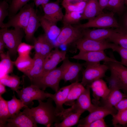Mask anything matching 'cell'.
Instances as JSON below:
<instances>
[{
    "instance_id": "1",
    "label": "cell",
    "mask_w": 127,
    "mask_h": 127,
    "mask_svg": "<svg viewBox=\"0 0 127 127\" xmlns=\"http://www.w3.org/2000/svg\"><path fill=\"white\" fill-rule=\"evenodd\" d=\"M38 105L35 107L24 108L22 112L30 117L35 124L46 127L54 126V123H59L63 120L56 113L53 105V100L48 98L46 102L39 100Z\"/></svg>"
},
{
    "instance_id": "2",
    "label": "cell",
    "mask_w": 127,
    "mask_h": 127,
    "mask_svg": "<svg viewBox=\"0 0 127 127\" xmlns=\"http://www.w3.org/2000/svg\"><path fill=\"white\" fill-rule=\"evenodd\" d=\"M62 71L60 67L31 81L32 84L37 86L43 91L49 87L56 92L60 88L59 84L60 81L62 80Z\"/></svg>"
},
{
    "instance_id": "3",
    "label": "cell",
    "mask_w": 127,
    "mask_h": 127,
    "mask_svg": "<svg viewBox=\"0 0 127 127\" xmlns=\"http://www.w3.org/2000/svg\"><path fill=\"white\" fill-rule=\"evenodd\" d=\"M84 66L85 68L82 72L81 83L84 87L88 86L94 81L104 77L106 72L109 70L107 64H101L100 63L86 62Z\"/></svg>"
},
{
    "instance_id": "4",
    "label": "cell",
    "mask_w": 127,
    "mask_h": 127,
    "mask_svg": "<svg viewBox=\"0 0 127 127\" xmlns=\"http://www.w3.org/2000/svg\"><path fill=\"white\" fill-rule=\"evenodd\" d=\"M24 34V30L22 28L9 29L4 28L0 29V36L4 42L10 55L16 54L17 48L22 42Z\"/></svg>"
},
{
    "instance_id": "5",
    "label": "cell",
    "mask_w": 127,
    "mask_h": 127,
    "mask_svg": "<svg viewBox=\"0 0 127 127\" xmlns=\"http://www.w3.org/2000/svg\"><path fill=\"white\" fill-rule=\"evenodd\" d=\"M115 13L111 12L105 13L103 12L95 18L88 20L84 24H80L76 27L84 29L89 28H118L119 27L118 21L114 16Z\"/></svg>"
},
{
    "instance_id": "6",
    "label": "cell",
    "mask_w": 127,
    "mask_h": 127,
    "mask_svg": "<svg viewBox=\"0 0 127 127\" xmlns=\"http://www.w3.org/2000/svg\"><path fill=\"white\" fill-rule=\"evenodd\" d=\"M34 4H27L17 13L11 17L6 23H4L2 28L12 27L14 28L24 30L26 27L31 15L34 9Z\"/></svg>"
},
{
    "instance_id": "7",
    "label": "cell",
    "mask_w": 127,
    "mask_h": 127,
    "mask_svg": "<svg viewBox=\"0 0 127 127\" xmlns=\"http://www.w3.org/2000/svg\"><path fill=\"white\" fill-rule=\"evenodd\" d=\"M18 97L28 107H32L35 100L43 101L47 98V92L37 86L32 84L16 91Z\"/></svg>"
},
{
    "instance_id": "8",
    "label": "cell",
    "mask_w": 127,
    "mask_h": 127,
    "mask_svg": "<svg viewBox=\"0 0 127 127\" xmlns=\"http://www.w3.org/2000/svg\"><path fill=\"white\" fill-rule=\"evenodd\" d=\"M64 25L57 39L56 48L75 42L83 37L82 29L70 25Z\"/></svg>"
},
{
    "instance_id": "9",
    "label": "cell",
    "mask_w": 127,
    "mask_h": 127,
    "mask_svg": "<svg viewBox=\"0 0 127 127\" xmlns=\"http://www.w3.org/2000/svg\"><path fill=\"white\" fill-rule=\"evenodd\" d=\"M76 46L79 51H91L112 49L113 43L107 40L102 41L94 40L83 37L75 42Z\"/></svg>"
},
{
    "instance_id": "10",
    "label": "cell",
    "mask_w": 127,
    "mask_h": 127,
    "mask_svg": "<svg viewBox=\"0 0 127 127\" xmlns=\"http://www.w3.org/2000/svg\"><path fill=\"white\" fill-rule=\"evenodd\" d=\"M108 66L111 74L117 80L120 90L127 95V67L119 63L113 62H104Z\"/></svg>"
},
{
    "instance_id": "11",
    "label": "cell",
    "mask_w": 127,
    "mask_h": 127,
    "mask_svg": "<svg viewBox=\"0 0 127 127\" xmlns=\"http://www.w3.org/2000/svg\"><path fill=\"white\" fill-rule=\"evenodd\" d=\"M78 60H83L88 63L113 62L119 63L114 58L107 56L104 51H79L77 54L71 58Z\"/></svg>"
},
{
    "instance_id": "12",
    "label": "cell",
    "mask_w": 127,
    "mask_h": 127,
    "mask_svg": "<svg viewBox=\"0 0 127 127\" xmlns=\"http://www.w3.org/2000/svg\"><path fill=\"white\" fill-rule=\"evenodd\" d=\"M74 82L60 88L54 94L47 92V98H51L55 102L57 113L63 119L66 111L63 106L65 102L69 91Z\"/></svg>"
},
{
    "instance_id": "13",
    "label": "cell",
    "mask_w": 127,
    "mask_h": 127,
    "mask_svg": "<svg viewBox=\"0 0 127 127\" xmlns=\"http://www.w3.org/2000/svg\"><path fill=\"white\" fill-rule=\"evenodd\" d=\"M90 89L89 87H87L74 104L70 108L71 112L80 111L83 113L87 111L90 113L97 106L91 103Z\"/></svg>"
},
{
    "instance_id": "14",
    "label": "cell",
    "mask_w": 127,
    "mask_h": 127,
    "mask_svg": "<svg viewBox=\"0 0 127 127\" xmlns=\"http://www.w3.org/2000/svg\"><path fill=\"white\" fill-rule=\"evenodd\" d=\"M116 113V109L113 107L97 106L87 116L79 120L77 127H81L95 121L103 118L108 115H112Z\"/></svg>"
},
{
    "instance_id": "15",
    "label": "cell",
    "mask_w": 127,
    "mask_h": 127,
    "mask_svg": "<svg viewBox=\"0 0 127 127\" xmlns=\"http://www.w3.org/2000/svg\"><path fill=\"white\" fill-rule=\"evenodd\" d=\"M83 66L84 64L73 62L66 58L60 66L62 71V79L65 82L76 79Z\"/></svg>"
},
{
    "instance_id": "16",
    "label": "cell",
    "mask_w": 127,
    "mask_h": 127,
    "mask_svg": "<svg viewBox=\"0 0 127 127\" xmlns=\"http://www.w3.org/2000/svg\"><path fill=\"white\" fill-rule=\"evenodd\" d=\"M66 53V51L60 50L58 47L52 50L45 58L43 71L40 75L56 68L60 63L67 58Z\"/></svg>"
},
{
    "instance_id": "17",
    "label": "cell",
    "mask_w": 127,
    "mask_h": 127,
    "mask_svg": "<svg viewBox=\"0 0 127 127\" xmlns=\"http://www.w3.org/2000/svg\"><path fill=\"white\" fill-rule=\"evenodd\" d=\"M57 1L42 5L44 13L43 17L49 21L56 24L62 20L64 15Z\"/></svg>"
},
{
    "instance_id": "18",
    "label": "cell",
    "mask_w": 127,
    "mask_h": 127,
    "mask_svg": "<svg viewBox=\"0 0 127 127\" xmlns=\"http://www.w3.org/2000/svg\"><path fill=\"white\" fill-rule=\"evenodd\" d=\"M41 26L44 32V34L50 42L56 48V41L61 31V29L56 25L43 17H40Z\"/></svg>"
},
{
    "instance_id": "19",
    "label": "cell",
    "mask_w": 127,
    "mask_h": 127,
    "mask_svg": "<svg viewBox=\"0 0 127 127\" xmlns=\"http://www.w3.org/2000/svg\"><path fill=\"white\" fill-rule=\"evenodd\" d=\"M33 42L35 54L44 59L54 48L44 34L35 38Z\"/></svg>"
},
{
    "instance_id": "20",
    "label": "cell",
    "mask_w": 127,
    "mask_h": 127,
    "mask_svg": "<svg viewBox=\"0 0 127 127\" xmlns=\"http://www.w3.org/2000/svg\"><path fill=\"white\" fill-rule=\"evenodd\" d=\"M28 116L20 111L15 117L10 118L7 120L4 127H37Z\"/></svg>"
},
{
    "instance_id": "21",
    "label": "cell",
    "mask_w": 127,
    "mask_h": 127,
    "mask_svg": "<svg viewBox=\"0 0 127 127\" xmlns=\"http://www.w3.org/2000/svg\"><path fill=\"white\" fill-rule=\"evenodd\" d=\"M115 30V29L112 28L84 29L83 33V37L94 40L102 41L108 39Z\"/></svg>"
},
{
    "instance_id": "22",
    "label": "cell",
    "mask_w": 127,
    "mask_h": 127,
    "mask_svg": "<svg viewBox=\"0 0 127 127\" xmlns=\"http://www.w3.org/2000/svg\"><path fill=\"white\" fill-rule=\"evenodd\" d=\"M40 26V17L38 16L34 9L31 15L26 27L24 30L25 39L27 42L33 41L35 38L34 34Z\"/></svg>"
},
{
    "instance_id": "23",
    "label": "cell",
    "mask_w": 127,
    "mask_h": 127,
    "mask_svg": "<svg viewBox=\"0 0 127 127\" xmlns=\"http://www.w3.org/2000/svg\"><path fill=\"white\" fill-rule=\"evenodd\" d=\"M98 0H88L82 14L81 20L92 19L103 12Z\"/></svg>"
},
{
    "instance_id": "24",
    "label": "cell",
    "mask_w": 127,
    "mask_h": 127,
    "mask_svg": "<svg viewBox=\"0 0 127 127\" xmlns=\"http://www.w3.org/2000/svg\"><path fill=\"white\" fill-rule=\"evenodd\" d=\"M88 87L92 90L93 95L95 98H101L103 100L110 91L106 82L102 79L94 81Z\"/></svg>"
},
{
    "instance_id": "25",
    "label": "cell",
    "mask_w": 127,
    "mask_h": 127,
    "mask_svg": "<svg viewBox=\"0 0 127 127\" xmlns=\"http://www.w3.org/2000/svg\"><path fill=\"white\" fill-rule=\"evenodd\" d=\"M34 61L31 67L24 74L30 81L40 76L43 71L45 59L39 56L35 55Z\"/></svg>"
},
{
    "instance_id": "26",
    "label": "cell",
    "mask_w": 127,
    "mask_h": 127,
    "mask_svg": "<svg viewBox=\"0 0 127 127\" xmlns=\"http://www.w3.org/2000/svg\"><path fill=\"white\" fill-rule=\"evenodd\" d=\"M110 91L103 101V106L115 107L123 99L127 97V95L122 93L118 88L110 89Z\"/></svg>"
},
{
    "instance_id": "27",
    "label": "cell",
    "mask_w": 127,
    "mask_h": 127,
    "mask_svg": "<svg viewBox=\"0 0 127 127\" xmlns=\"http://www.w3.org/2000/svg\"><path fill=\"white\" fill-rule=\"evenodd\" d=\"M85 88L78 81L74 82L69 92L66 100L64 104L66 106H72Z\"/></svg>"
},
{
    "instance_id": "28",
    "label": "cell",
    "mask_w": 127,
    "mask_h": 127,
    "mask_svg": "<svg viewBox=\"0 0 127 127\" xmlns=\"http://www.w3.org/2000/svg\"><path fill=\"white\" fill-rule=\"evenodd\" d=\"M0 78L8 75L12 72L13 69L14 62L11 59L10 54L8 51L6 53H0Z\"/></svg>"
},
{
    "instance_id": "29",
    "label": "cell",
    "mask_w": 127,
    "mask_h": 127,
    "mask_svg": "<svg viewBox=\"0 0 127 127\" xmlns=\"http://www.w3.org/2000/svg\"><path fill=\"white\" fill-rule=\"evenodd\" d=\"M83 113L80 111L70 112L66 116L61 122L55 123L54 126L70 127L74 126L78 123L80 117Z\"/></svg>"
},
{
    "instance_id": "30",
    "label": "cell",
    "mask_w": 127,
    "mask_h": 127,
    "mask_svg": "<svg viewBox=\"0 0 127 127\" xmlns=\"http://www.w3.org/2000/svg\"><path fill=\"white\" fill-rule=\"evenodd\" d=\"M7 102L10 118L14 117L22 108L27 107L20 99L16 98L14 94L12 96V99L10 100L7 101Z\"/></svg>"
},
{
    "instance_id": "31",
    "label": "cell",
    "mask_w": 127,
    "mask_h": 127,
    "mask_svg": "<svg viewBox=\"0 0 127 127\" xmlns=\"http://www.w3.org/2000/svg\"><path fill=\"white\" fill-rule=\"evenodd\" d=\"M107 40L122 48H127V34L118 28L115 29L113 33Z\"/></svg>"
},
{
    "instance_id": "32",
    "label": "cell",
    "mask_w": 127,
    "mask_h": 127,
    "mask_svg": "<svg viewBox=\"0 0 127 127\" xmlns=\"http://www.w3.org/2000/svg\"><path fill=\"white\" fill-rule=\"evenodd\" d=\"M33 61V59L29 55L19 56L14 61V64L19 70L24 73L31 67Z\"/></svg>"
},
{
    "instance_id": "33",
    "label": "cell",
    "mask_w": 127,
    "mask_h": 127,
    "mask_svg": "<svg viewBox=\"0 0 127 127\" xmlns=\"http://www.w3.org/2000/svg\"><path fill=\"white\" fill-rule=\"evenodd\" d=\"M0 83L10 88L13 92L16 91L20 88V78L15 75H6L0 78Z\"/></svg>"
},
{
    "instance_id": "34",
    "label": "cell",
    "mask_w": 127,
    "mask_h": 127,
    "mask_svg": "<svg viewBox=\"0 0 127 127\" xmlns=\"http://www.w3.org/2000/svg\"><path fill=\"white\" fill-rule=\"evenodd\" d=\"M83 11L66 12L62 20L64 25L76 24L81 20Z\"/></svg>"
},
{
    "instance_id": "35",
    "label": "cell",
    "mask_w": 127,
    "mask_h": 127,
    "mask_svg": "<svg viewBox=\"0 0 127 127\" xmlns=\"http://www.w3.org/2000/svg\"><path fill=\"white\" fill-rule=\"evenodd\" d=\"M10 116L7 101L0 95V127H4Z\"/></svg>"
},
{
    "instance_id": "36",
    "label": "cell",
    "mask_w": 127,
    "mask_h": 127,
    "mask_svg": "<svg viewBox=\"0 0 127 127\" xmlns=\"http://www.w3.org/2000/svg\"><path fill=\"white\" fill-rule=\"evenodd\" d=\"M124 5V0H110L106 8L120 15L125 8Z\"/></svg>"
},
{
    "instance_id": "37",
    "label": "cell",
    "mask_w": 127,
    "mask_h": 127,
    "mask_svg": "<svg viewBox=\"0 0 127 127\" xmlns=\"http://www.w3.org/2000/svg\"><path fill=\"white\" fill-rule=\"evenodd\" d=\"M30 0H12L9 8V16L10 18L16 14Z\"/></svg>"
},
{
    "instance_id": "38",
    "label": "cell",
    "mask_w": 127,
    "mask_h": 127,
    "mask_svg": "<svg viewBox=\"0 0 127 127\" xmlns=\"http://www.w3.org/2000/svg\"><path fill=\"white\" fill-rule=\"evenodd\" d=\"M112 115V124L114 126L118 124L124 125L127 123V109L118 111Z\"/></svg>"
},
{
    "instance_id": "39",
    "label": "cell",
    "mask_w": 127,
    "mask_h": 127,
    "mask_svg": "<svg viewBox=\"0 0 127 127\" xmlns=\"http://www.w3.org/2000/svg\"><path fill=\"white\" fill-rule=\"evenodd\" d=\"M87 2L81 1L74 3H69L62 5L66 12L83 11Z\"/></svg>"
},
{
    "instance_id": "40",
    "label": "cell",
    "mask_w": 127,
    "mask_h": 127,
    "mask_svg": "<svg viewBox=\"0 0 127 127\" xmlns=\"http://www.w3.org/2000/svg\"><path fill=\"white\" fill-rule=\"evenodd\" d=\"M9 6L7 1L3 0L0 3V26L2 28L4 24V21L9 15Z\"/></svg>"
},
{
    "instance_id": "41",
    "label": "cell",
    "mask_w": 127,
    "mask_h": 127,
    "mask_svg": "<svg viewBox=\"0 0 127 127\" xmlns=\"http://www.w3.org/2000/svg\"><path fill=\"white\" fill-rule=\"evenodd\" d=\"M112 50L113 51L117 52L120 55L121 58L120 64L127 67V48H122L113 43Z\"/></svg>"
},
{
    "instance_id": "42",
    "label": "cell",
    "mask_w": 127,
    "mask_h": 127,
    "mask_svg": "<svg viewBox=\"0 0 127 127\" xmlns=\"http://www.w3.org/2000/svg\"><path fill=\"white\" fill-rule=\"evenodd\" d=\"M34 45H31L24 42H21L19 45L17 49L19 56L29 55L31 51L34 49Z\"/></svg>"
},
{
    "instance_id": "43",
    "label": "cell",
    "mask_w": 127,
    "mask_h": 127,
    "mask_svg": "<svg viewBox=\"0 0 127 127\" xmlns=\"http://www.w3.org/2000/svg\"><path fill=\"white\" fill-rule=\"evenodd\" d=\"M119 27L118 28L122 31L127 34V8H125L123 11L120 15Z\"/></svg>"
},
{
    "instance_id": "44",
    "label": "cell",
    "mask_w": 127,
    "mask_h": 127,
    "mask_svg": "<svg viewBox=\"0 0 127 127\" xmlns=\"http://www.w3.org/2000/svg\"><path fill=\"white\" fill-rule=\"evenodd\" d=\"M107 126L103 118L88 124L82 126L81 127H106Z\"/></svg>"
},
{
    "instance_id": "45",
    "label": "cell",
    "mask_w": 127,
    "mask_h": 127,
    "mask_svg": "<svg viewBox=\"0 0 127 127\" xmlns=\"http://www.w3.org/2000/svg\"><path fill=\"white\" fill-rule=\"evenodd\" d=\"M114 107L118 111L127 109V97L123 99Z\"/></svg>"
},
{
    "instance_id": "46",
    "label": "cell",
    "mask_w": 127,
    "mask_h": 127,
    "mask_svg": "<svg viewBox=\"0 0 127 127\" xmlns=\"http://www.w3.org/2000/svg\"><path fill=\"white\" fill-rule=\"evenodd\" d=\"M110 0H98V2L101 10L103 11L106 8Z\"/></svg>"
},
{
    "instance_id": "47",
    "label": "cell",
    "mask_w": 127,
    "mask_h": 127,
    "mask_svg": "<svg viewBox=\"0 0 127 127\" xmlns=\"http://www.w3.org/2000/svg\"><path fill=\"white\" fill-rule=\"evenodd\" d=\"M88 0H63L62 3V5L69 3H74L81 1L87 2Z\"/></svg>"
},
{
    "instance_id": "48",
    "label": "cell",
    "mask_w": 127,
    "mask_h": 127,
    "mask_svg": "<svg viewBox=\"0 0 127 127\" xmlns=\"http://www.w3.org/2000/svg\"><path fill=\"white\" fill-rule=\"evenodd\" d=\"M5 44L2 37L0 36V53L4 52V49Z\"/></svg>"
},
{
    "instance_id": "49",
    "label": "cell",
    "mask_w": 127,
    "mask_h": 127,
    "mask_svg": "<svg viewBox=\"0 0 127 127\" xmlns=\"http://www.w3.org/2000/svg\"><path fill=\"white\" fill-rule=\"evenodd\" d=\"M5 86L4 85L0 83V95H2L6 92V90Z\"/></svg>"
},
{
    "instance_id": "50",
    "label": "cell",
    "mask_w": 127,
    "mask_h": 127,
    "mask_svg": "<svg viewBox=\"0 0 127 127\" xmlns=\"http://www.w3.org/2000/svg\"><path fill=\"white\" fill-rule=\"evenodd\" d=\"M44 0H33L34 4L36 7L42 5L43 4Z\"/></svg>"
},
{
    "instance_id": "51",
    "label": "cell",
    "mask_w": 127,
    "mask_h": 127,
    "mask_svg": "<svg viewBox=\"0 0 127 127\" xmlns=\"http://www.w3.org/2000/svg\"><path fill=\"white\" fill-rule=\"evenodd\" d=\"M124 4L127 6V0H124Z\"/></svg>"
},
{
    "instance_id": "52",
    "label": "cell",
    "mask_w": 127,
    "mask_h": 127,
    "mask_svg": "<svg viewBox=\"0 0 127 127\" xmlns=\"http://www.w3.org/2000/svg\"><path fill=\"white\" fill-rule=\"evenodd\" d=\"M59 0H57V1L59 2Z\"/></svg>"
}]
</instances>
